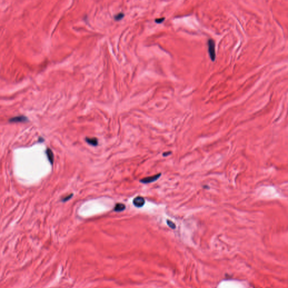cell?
Returning <instances> with one entry per match:
<instances>
[{"label":"cell","instance_id":"cell-1","mask_svg":"<svg viewBox=\"0 0 288 288\" xmlns=\"http://www.w3.org/2000/svg\"><path fill=\"white\" fill-rule=\"evenodd\" d=\"M208 52L211 59L212 62H214L216 60V51H215V42L212 39H209L208 41Z\"/></svg>","mask_w":288,"mask_h":288},{"label":"cell","instance_id":"cell-2","mask_svg":"<svg viewBox=\"0 0 288 288\" xmlns=\"http://www.w3.org/2000/svg\"><path fill=\"white\" fill-rule=\"evenodd\" d=\"M161 173H159V174H157L154 176H150V177H145L144 179H142L140 180V182L142 183H144V184H148V183H150V182H153L154 181H156V180H157L158 179H159L161 177Z\"/></svg>","mask_w":288,"mask_h":288},{"label":"cell","instance_id":"cell-3","mask_svg":"<svg viewBox=\"0 0 288 288\" xmlns=\"http://www.w3.org/2000/svg\"><path fill=\"white\" fill-rule=\"evenodd\" d=\"M133 203L134 206L136 207H142L144 206V205L145 203V200L143 197L137 196L133 199Z\"/></svg>","mask_w":288,"mask_h":288},{"label":"cell","instance_id":"cell-4","mask_svg":"<svg viewBox=\"0 0 288 288\" xmlns=\"http://www.w3.org/2000/svg\"><path fill=\"white\" fill-rule=\"evenodd\" d=\"M28 119L26 117L24 116H18L14 118H12L9 119V121L10 123H18V122H24L27 121Z\"/></svg>","mask_w":288,"mask_h":288},{"label":"cell","instance_id":"cell-5","mask_svg":"<svg viewBox=\"0 0 288 288\" xmlns=\"http://www.w3.org/2000/svg\"><path fill=\"white\" fill-rule=\"evenodd\" d=\"M86 141L87 143L88 144L91 145H92V146H97L98 144V139L96 138H95V137H93V138H89V137H86Z\"/></svg>","mask_w":288,"mask_h":288},{"label":"cell","instance_id":"cell-6","mask_svg":"<svg viewBox=\"0 0 288 288\" xmlns=\"http://www.w3.org/2000/svg\"><path fill=\"white\" fill-rule=\"evenodd\" d=\"M46 154L48 159V161L51 163V164H53L54 162V154L52 153V150L50 149H47L46 150Z\"/></svg>","mask_w":288,"mask_h":288},{"label":"cell","instance_id":"cell-7","mask_svg":"<svg viewBox=\"0 0 288 288\" xmlns=\"http://www.w3.org/2000/svg\"><path fill=\"white\" fill-rule=\"evenodd\" d=\"M126 208V206L124 204L122 203H118L116 204L115 207H114V211L115 212H122L124 211Z\"/></svg>","mask_w":288,"mask_h":288},{"label":"cell","instance_id":"cell-8","mask_svg":"<svg viewBox=\"0 0 288 288\" xmlns=\"http://www.w3.org/2000/svg\"><path fill=\"white\" fill-rule=\"evenodd\" d=\"M167 222L168 225V226H169V227H170L171 229H174L176 228V225H175V224L173 223L172 221H170V220H168H168L167 221Z\"/></svg>","mask_w":288,"mask_h":288},{"label":"cell","instance_id":"cell-9","mask_svg":"<svg viewBox=\"0 0 288 288\" xmlns=\"http://www.w3.org/2000/svg\"><path fill=\"white\" fill-rule=\"evenodd\" d=\"M123 17H124V14L123 13H119V14H117V15H115L114 17V19L117 20H119L122 19Z\"/></svg>","mask_w":288,"mask_h":288},{"label":"cell","instance_id":"cell-10","mask_svg":"<svg viewBox=\"0 0 288 288\" xmlns=\"http://www.w3.org/2000/svg\"><path fill=\"white\" fill-rule=\"evenodd\" d=\"M72 196H73V194H70V195H68V196H66V197H65V198H64L63 199H62V201H63V202H67V201L69 200L70 199H71V198H72Z\"/></svg>","mask_w":288,"mask_h":288},{"label":"cell","instance_id":"cell-11","mask_svg":"<svg viewBox=\"0 0 288 288\" xmlns=\"http://www.w3.org/2000/svg\"><path fill=\"white\" fill-rule=\"evenodd\" d=\"M164 20V18L163 17L161 19H156V22L157 23H161L163 20Z\"/></svg>","mask_w":288,"mask_h":288},{"label":"cell","instance_id":"cell-12","mask_svg":"<svg viewBox=\"0 0 288 288\" xmlns=\"http://www.w3.org/2000/svg\"><path fill=\"white\" fill-rule=\"evenodd\" d=\"M171 154V152H170V151H168V152H166V153H163V156H168V155H169V154Z\"/></svg>","mask_w":288,"mask_h":288}]
</instances>
